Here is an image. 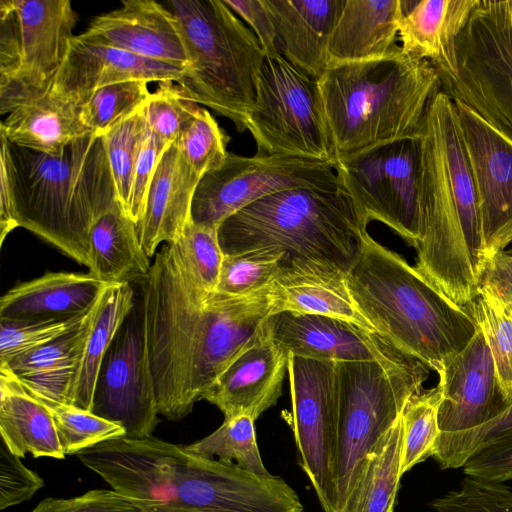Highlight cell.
I'll list each match as a JSON object with an SVG mask.
<instances>
[{
  "mask_svg": "<svg viewBox=\"0 0 512 512\" xmlns=\"http://www.w3.org/2000/svg\"><path fill=\"white\" fill-rule=\"evenodd\" d=\"M144 341L158 413L187 416L273 314L269 285L243 297L208 292L163 244L140 281Z\"/></svg>",
  "mask_w": 512,
  "mask_h": 512,
  "instance_id": "obj_1",
  "label": "cell"
},
{
  "mask_svg": "<svg viewBox=\"0 0 512 512\" xmlns=\"http://www.w3.org/2000/svg\"><path fill=\"white\" fill-rule=\"evenodd\" d=\"M78 459L144 512H304L279 477L257 474L153 437L107 440Z\"/></svg>",
  "mask_w": 512,
  "mask_h": 512,
  "instance_id": "obj_2",
  "label": "cell"
},
{
  "mask_svg": "<svg viewBox=\"0 0 512 512\" xmlns=\"http://www.w3.org/2000/svg\"><path fill=\"white\" fill-rule=\"evenodd\" d=\"M420 241L415 268L448 299L466 306L486 267L474 177L455 102L441 89L419 133Z\"/></svg>",
  "mask_w": 512,
  "mask_h": 512,
  "instance_id": "obj_3",
  "label": "cell"
},
{
  "mask_svg": "<svg viewBox=\"0 0 512 512\" xmlns=\"http://www.w3.org/2000/svg\"><path fill=\"white\" fill-rule=\"evenodd\" d=\"M0 138V171L10 184L18 226L88 267L90 232L119 205L104 134L88 133L59 155Z\"/></svg>",
  "mask_w": 512,
  "mask_h": 512,
  "instance_id": "obj_4",
  "label": "cell"
},
{
  "mask_svg": "<svg viewBox=\"0 0 512 512\" xmlns=\"http://www.w3.org/2000/svg\"><path fill=\"white\" fill-rule=\"evenodd\" d=\"M347 283L357 308L375 332L438 375L478 330L465 306L448 299L367 231Z\"/></svg>",
  "mask_w": 512,
  "mask_h": 512,
  "instance_id": "obj_5",
  "label": "cell"
},
{
  "mask_svg": "<svg viewBox=\"0 0 512 512\" xmlns=\"http://www.w3.org/2000/svg\"><path fill=\"white\" fill-rule=\"evenodd\" d=\"M317 82L335 161L384 143L418 138L427 108L440 90L436 68L401 47L378 60L329 64Z\"/></svg>",
  "mask_w": 512,
  "mask_h": 512,
  "instance_id": "obj_6",
  "label": "cell"
},
{
  "mask_svg": "<svg viewBox=\"0 0 512 512\" xmlns=\"http://www.w3.org/2000/svg\"><path fill=\"white\" fill-rule=\"evenodd\" d=\"M364 229L344 189L283 190L239 210L217 229L224 255L271 251L346 275L359 259Z\"/></svg>",
  "mask_w": 512,
  "mask_h": 512,
  "instance_id": "obj_7",
  "label": "cell"
},
{
  "mask_svg": "<svg viewBox=\"0 0 512 512\" xmlns=\"http://www.w3.org/2000/svg\"><path fill=\"white\" fill-rule=\"evenodd\" d=\"M163 5L178 23L188 57L176 82L180 91L244 132L266 57L256 35L221 0H168Z\"/></svg>",
  "mask_w": 512,
  "mask_h": 512,
  "instance_id": "obj_8",
  "label": "cell"
},
{
  "mask_svg": "<svg viewBox=\"0 0 512 512\" xmlns=\"http://www.w3.org/2000/svg\"><path fill=\"white\" fill-rule=\"evenodd\" d=\"M338 381L337 511L348 500L369 454L422 391L429 368L418 359L336 363Z\"/></svg>",
  "mask_w": 512,
  "mask_h": 512,
  "instance_id": "obj_9",
  "label": "cell"
},
{
  "mask_svg": "<svg viewBox=\"0 0 512 512\" xmlns=\"http://www.w3.org/2000/svg\"><path fill=\"white\" fill-rule=\"evenodd\" d=\"M69 0L0 1V114L51 87L74 37Z\"/></svg>",
  "mask_w": 512,
  "mask_h": 512,
  "instance_id": "obj_10",
  "label": "cell"
},
{
  "mask_svg": "<svg viewBox=\"0 0 512 512\" xmlns=\"http://www.w3.org/2000/svg\"><path fill=\"white\" fill-rule=\"evenodd\" d=\"M246 128L259 155L314 159L334 166L318 82L283 56L265 57Z\"/></svg>",
  "mask_w": 512,
  "mask_h": 512,
  "instance_id": "obj_11",
  "label": "cell"
},
{
  "mask_svg": "<svg viewBox=\"0 0 512 512\" xmlns=\"http://www.w3.org/2000/svg\"><path fill=\"white\" fill-rule=\"evenodd\" d=\"M455 57L456 75L440 89L512 139V0H478Z\"/></svg>",
  "mask_w": 512,
  "mask_h": 512,
  "instance_id": "obj_12",
  "label": "cell"
},
{
  "mask_svg": "<svg viewBox=\"0 0 512 512\" xmlns=\"http://www.w3.org/2000/svg\"><path fill=\"white\" fill-rule=\"evenodd\" d=\"M420 140L384 143L337 159L339 184L351 198L361 226L379 221L410 246L421 236L419 207Z\"/></svg>",
  "mask_w": 512,
  "mask_h": 512,
  "instance_id": "obj_13",
  "label": "cell"
},
{
  "mask_svg": "<svg viewBox=\"0 0 512 512\" xmlns=\"http://www.w3.org/2000/svg\"><path fill=\"white\" fill-rule=\"evenodd\" d=\"M341 186L333 166L324 161L280 155L247 157L228 152L221 166L202 176L192 199L191 221L218 229L251 203L295 188Z\"/></svg>",
  "mask_w": 512,
  "mask_h": 512,
  "instance_id": "obj_14",
  "label": "cell"
},
{
  "mask_svg": "<svg viewBox=\"0 0 512 512\" xmlns=\"http://www.w3.org/2000/svg\"><path fill=\"white\" fill-rule=\"evenodd\" d=\"M298 463L324 512L337 511L338 381L335 362L289 355Z\"/></svg>",
  "mask_w": 512,
  "mask_h": 512,
  "instance_id": "obj_15",
  "label": "cell"
},
{
  "mask_svg": "<svg viewBox=\"0 0 512 512\" xmlns=\"http://www.w3.org/2000/svg\"><path fill=\"white\" fill-rule=\"evenodd\" d=\"M437 385L442 394L438 411L440 436L432 458L441 469H450L454 468L467 440L510 407L499 387L490 349L479 328L446 364Z\"/></svg>",
  "mask_w": 512,
  "mask_h": 512,
  "instance_id": "obj_16",
  "label": "cell"
},
{
  "mask_svg": "<svg viewBox=\"0 0 512 512\" xmlns=\"http://www.w3.org/2000/svg\"><path fill=\"white\" fill-rule=\"evenodd\" d=\"M91 412L122 426L130 439L152 437L158 423L139 296L104 356Z\"/></svg>",
  "mask_w": 512,
  "mask_h": 512,
  "instance_id": "obj_17",
  "label": "cell"
},
{
  "mask_svg": "<svg viewBox=\"0 0 512 512\" xmlns=\"http://www.w3.org/2000/svg\"><path fill=\"white\" fill-rule=\"evenodd\" d=\"M455 104L474 177L487 264L512 243V139L463 103Z\"/></svg>",
  "mask_w": 512,
  "mask_h": 512,
  "instance_id": "obj_18",
  "label": "cell"
},
{
  "mask_svg": "<svg viewBox=\"0 0 512 512\" xmlns=\"http://www.w3.org/2000/svg\"><path fill=\"white\" fill-rule=\"evenodd\" d=\"M267 325L288 355L335 363H392L410 356L381 335L333 317L283 311L270 315Z\"/></svg>",
  "mask_w": 512,
  "mask_h": 512,
  "instance_id": "obj_19",
  "label": "cell"
},
{
  "mask_svg": "<svg viewBox=\"0 0 512 512\" xmlns=\"http://www.w3.org/2000/svg\"><path fill=\"white\" fill-rule=\"evenodd\" d=\"M185 67L150 60L101 42L83 34L74 35L58 69L50 92L82 106L96 90L128 80L177 82Z\"/></svg>",
  "mask_w": 512,
  "mask_h": 512,
  "instance_id": "obj_20",
  "label": "cell"
},
{
  "mask_svg": "<svg viewBox=\"0 0 512 512\" xmlns=\"http://www.w3.org/2000/svg\"><path fill=\"white\" fill-rule=\"evenodd\" d=\"M289 355L273 340L264 322L256 340L223 372L204 400L217 406L225 419L256 420L282 394Z\"/></svg>",
  "mask_w": 512,
  "mask_h": 512,
  "instance_id": "obj_21",
  "label": "cell"
},
{
  "mask_svg": "<svg viewBox=\"0 0 512 512\" xmlns=\"http://www.w3.org/2000/svg\"><path fill=\"white\" fill-rule=\"evenodd\" d=\"M85 37L142 58L186 67L188 57L174 15L153 0H127L96 16Z\"/></svg>",
  "mask_w": 512,
  "mask_h": 512,
  "instance_id": "obj_22",
  "label": "cell"
},
{
  "mask_svg": "<svg viewBox=\"0 0 512 512\" xmlns=\"http://www.w3.org/2000/svg\"><path fill=\"white\" fill-rule=\"evenodd\" d=\"M346 0H263L281 56L318 81L328 66L332 32Z\"/></svg>",
  "mask_w": 512,
  "mask_h": 512,
  "instance_id": "obj_23",
  "label": "cell"
},
{
  "mask_svg": "<svg viewBox=\"0 0 512 512\" xmlns=\"http://www.w3.org/2000/svg\"><path fill=\"white\" fill-rule=\"evenodd\" d=\"M269 293L273 314L289 311L328 316L375 332L353 300L347 275L337 269L282 258L280 273L269 286Z\"/></svg>",
  "mask_w": 512,
  "mask_h": 512,
  "instance_id": "obj_24",
  "label": "cell"
},
{
  "mask_svg": "<svg viewBox=\"0 0 512 512\" xmlns=\"http://www.w3.org/2000/svg\"><path fill=\"white\" fill-rule=\"evenodd\" d=\"M200 179L177 145L170 143L157 163L137 225L141 244L150 258L160 244L174 243L191 220L192 199Z\"/></svg>",
  "mask_w": 512,
  "mask_h": 512,
  "instance_id": "obj_25",
  "label": "cell"
},
{
  "mask_svg": "<svg viewBox=\"0 0 512 512\" xmlns=\"http://www.w3.org/2000/svg\"><path fill=\"white\" fill-rule=\"evenodd\" d=\"M478 0H402L401 50L429 61L441 81L456 75V40Z\"/></svg>",
  "mask_w": 512,
  "mask_h": 512,
  "instance_id": "obj_26",
  "label": "cell"
},
{
  "mask_svg": "<svg viewBox=\"0 0 512 512\" xmlns=\"http://www.w3.org/2000/svg\"><path fill=\"white\" fill-rule=\"evenodd\" d=\"M402 16V0H346L330 39L328 65L395 53Z\"/></svg>",
  "mask_w": 512,
  "mask_h": 512,
  "instance_id": "obj_27",
  "label": "cell"
},
{
  "mask_svg": "<svg viewBox=\"0 0 512 512\" xmlns=\"http://www.w3.org/2000/svg\"><path fill=\"white\" fill-rule=\"evenodd\" d=\"M107 284L90 273L47 272L7 291L0 299V319L77 316L96 302Z\"/></svg>",
  "mask_w": 512,
  "mask_h": 512,
  "instance_id": "obj_28",
  "label": "cell"
},
{
  "mask_svg": "<svg viewBox=\"0 0 512 512\" xmlns=\"http://www.w3.org/2000/svg\"><path fill=\"white\" fill-rule=\"evenodd\" d=\"M130 282L109 283L98 297L67 391V404L91 411L98 373L117 331L136 303Z\"/></svg>",
  "mask_w": 512,
  "mask_h": 512,
  "instance_id": "obj_29",
  "label": "cell"
},
{
  "mask_svg": "<svg viewBox=\"0 0 512 512\" xmlns=\"http://www.w3.org/2000/svg\"><path fill=\"white\" fill-rule=\"evenodd\" d=\"M91 133L80 106L50 92L13 109L0 124V135L13 145L59 155L74 140Z\"/></svg>",
  "mask_w": 512,
  "mask_h": 512,
  "instance_id": "obj_30",
  "label": "cell"
},
{
  "mask_svg": "<svg viewBox=\"0 0 512 512\" xmlns=\"http://www.w3.org/2000/svg\"><path fill=\"white\" fill-rule=\"evenodd\" d=\"M1 440L18 457L65 458L48 408L33 397L5 365H0Z\"/></svg>",
  "mask_w": 512,
  "mask_h": 512,
  "instance_id": "obj_31",
  "label": "cell"
},
{
  "mask_svg": "<svg viewBox=\"0 0 512 512\" xmlns=\"http://www.w3.org/2000/svg\"><path fill=\"white\" fill-rule=\"evenodd\" d=\"M137 224L120 205L94 224L89 237L90 274L105 283L140 282L151 269Z\"/></svg>",
  "mask_w": 512,
  "mask_h": 512,
  "instance_id": "obj_32",
  "label": "cell"
},
{
  "mask_svg": "<svg viewBox=\"0 0 512 512\" xmlns=\"http://www.w3.org/2000/svg\"><path fill=\"white\" fill-rule=\"evenodd\" d=\"M95 303L84 320L65 335L0 365L7 366L30 393L66 403L71 375Z\"/></svg>",
  "mask_w": 512,
  "mask_h": 512,
  "instance_id": "obj_33",
  "label": "cell"
},
{
  "mask_svg": "<svg viewBox=\"0 0 512 512\" xmlns=\"http://www.w3.org/2000/svg\"><path fill=\"white\" fill-rule=\"evenodd\" d=\"M401 416L368 455L358 481L340 512H393L399 489Z\"/></svg>",
  "mask_w": 512,
  "mask_h": 512,
  "instance_id": "obj_34",
  "label": "cell"
},
{
  "mask_svg": "<svg viewBox=\"0 0 512 512\" xmlns=\"http://www.w3.org/2000/svg\"><path fill=\"white\" fill-rule=\"evenodd\" d=\"M482 332L494 362L504 399L512 405V304L480 289L479 295L465 306Z\"/></svg>",
  "mask_w": 512,
  "mask_h": 512,
  "instance_id": "obj_35",
  "label": "cell"
},
{
  "mask_svg": "<svg viewBox=\"0 0 512 512\" xmlns=\"http://www.w3.org/2000/svg\"><path fill=\"white\" fill-rule=\"evenodd\" d=\"M442 401L438 385L414 394L401 413L402 451L400 473L432 457L440 436L438 411Z\"/></svg>",
  "mask_w": 512,
  "mask_h": 512,
  "instance_id": "obj_36",
  "label": "cell"
},
{
  "mask_svg": "<svg viewBox=\"0 0 512 512\" xmlns=\"http://www.w3.org/2000/svg\"><path fill=\"white\" fill-rule=\"evenodd\" d=\"M148 130L144 103L103 133L118 203L125 213L135 167Z\"/></svg>",
  "mask_w": 512,
  "mask_h": 512,
  "instance_id": "obj_37",
  "label": "cell"
},
{
  "mask_svg": "<svg viewBox=\"0 0 512 512\" xmlns=\"http://www.w3.org/2000/svg\"><path fill=\"white\" fill-rule=\"evenodd\" d=\"M254 421L249 416L224 419L207 437L184 446L193 454L225 463H234L249 472L268 475L256 442Z\"/></svg>",
  "mask_w": 512,
  "mask_h": 512,
  "instance_id": "obj_38",
  "label": "cell"
},
{
  "mask_svg": "<svg viewBox=\"0 0 512 512\" xmlns=\"http://www.w3.org/2000/svg\"><path fill=\"white\" fill-rule=\"evenodd\" d=\"M30 394L43 403L52 414L65 455L77 454L107 440L126 435L122 426L101 418L91 411Z\"/></svg>",
  "mask_w": 512,
  "mask_h": 512,
  "instance_id": "obj_39",
  "label": "cell"
},
{
  "mask_svg": "<svg viewBox=\"0 0 512 512\" xmlns=\"http://www.w3.org/2000/svg\"><path fill=\"white\" fill-rule=\"evenodd\" d=\"M229 140L208 110L199 106L174 143L191 169L202 178L223 164Z\"/></svg>",
  "mask_w": 512,
  "mask_h": 512,
  "instance_id": "obj_40",
  "label": "cell"
},
{
  "mask_svg": "<svg viewBox=\"0 0 512 512\" xmlns=\"http://www.w3.org/2000/svg\"><path fill=\"white\" fill-rule=\"evenodd\" d=\"M170 245L192 281L205 291H215L224 257L217 229L190 220Z\"/></svg>",
  "mask_w": 512,
  "mask_h": 512,
  "instance_id": "obj_41",
  "label": "cell"
},
{
  "mask_svg": "<svg viewBox=\"0 0 512 512\" xmlns=\"http://www.w3.org/2000/svg\"><path fill=\"white\" fill-rule=\"evenodd\" d=\"M282 258L271 251L224 255L215 291L243 297L263 290L279 275Z\"/></svg>",
  "mask_w": 512,
  "mask_h": 512,
  "instance_id": "obj_42",
  "label": "cell"
},
{
  "mask_svg": "<svg viewBox=\"0 0 512 512\" xmlns=\"http://www.w3.org/2000/svg\"><path fill=\"white\" fill-rule=\"evenodd\" d=\"M148 82L128 80L96 90L80 107L90 132L103 134L113 124L141 107L150 95Z\"/></svg>",
  "mask_w": 512,
  "mask_h": 512,
  "instance_id": "obj_43",
  "label": "cell"
},
{
  "mask_svg": "<svg viewBox=\"0 0 512 512\" xmlns=\"http://www.w3.org/2000/svg\"><path fill=\"white\" fill-rule=\"evenodd\" d=\"M89 309L83 314L68 318L0 319V363H7L21 354L65 335L84 320Z\"/></svg>",
  "mask_w": 512,
  "mask_h": 512,
  "instance_id": "obj_44",
  "label": "cell"
},
{
  "mask_svg": "<svg viewBox=\"0 0 512 512\" xmlns=\"http://www.w3.org/2000/svg\"><path fill=\"white\" fill-rule=\"evenodd\" d=\"M430 506L435 512H512V489L465 476L457 489L434 499Z\"/></svg>",
  "mask_w": 512,
  "mask_h": 512,
  "instance_id": "obj_45",
  "label": "cell"
},
{
  "mask_svg": "<svg viewBox=\"0 0 512 512\" xmlns=\"http://www.w3.org/2000/svg\"><path fill=\"white\" fill-rule=\"evenodd\" d=\"M198 107L182 94L176 82H160L145 102L148 127L164 142L173 143Z\"/></svg>",
  "mask_w": 512,
  "mask_h": 512,
  "instance_id": "obj_46",
  "label": "cell"
},
{
  "mask_svg": "<svg viewBox=\"0 0 512 512\" xmlns=\"http://www.w3.org/2000/svg\"><path fill=\"white\" fill-rule=\"evenodd\" d=\"M44 486L43 479L21 462L1 440L0 444V509L29 500Z\"/></svg>",
  "mask_w": 512,
  "mask_h": 512,
  "instance_id": "obj_47",
  "label": "cell"
},
{
  "mask_svg": "<svg viewBox=\"0 0 512 512\" xmlns=\"http://www.w3.org/2000/svg\"><path fill=\"white\" fill-rule=\"evenodd\" d=\"M31 512H144V509L114 489H94L69 499L46 498Z\"/></svg>",
  "mask_w": 512,
  "mask_h": 512,
  "instance_id": "obj_48",
  "label": "cell"
},
{
  "mask_svg": "<svg viewBox=\"0 0 512 512\" xmlns=\"http://www.w3.org/2000/svg\"><path fill=\"white\" fill-rule=\"evenodd\" d=\"M465 476L500 482L512 479V435L480 447L463 466Z\"/></svg>",
  "mask_w": 512,
  "mask_h": 512,
  "instance_id": "obj_49",
  "label": "cell"
},
{
  "mask_svg": "<svg viewBox=\"0 0 512 512\" xmlns=\"http://www.w3.org/2000/svg\"><path fill=\"white\" fill-rule=\"evenodd\" d=\"M168 145V143L154 135L150 129L148 130L135 167L130 199L126 211V214L137 225L143 214L148 189L157 163Z\"/></svg>",
  "mask_w": 512,
  "mask_h": 512,
  "instance_id": "obj_50",
  "label": "cell"
},
{
  "mask_svg": "<svg viewBox=\"0 0 512 512\" xmlns=\"http://www.w3.org/2000/svg\"><path fill=\"white\" fill-rule=\"evenodd\" d=\"M224 2L252 27L266 57L281 56L278 51L275 27L263 0H224Z\"/></svg>",
  "mask_w": 512,
  "mask_h": 512,
  "instance_id": "obj_51",
  "label": "cell"
},
{
  "mask_svg": "<svg viewBox=\"0 0 512 512\" xmlns=\"http://www.w3.org/2000/svg\"><path fill=\"white\" fill-rule=\"evenodd\" d=\"M512 304V250L495 254L486 264L481 288Z\"/></svg>",
  "mask_w": 512,
  "mask_h": 512,
  "instance_id": "obj_52",
  "label": "cell"
},
{
  "mask_svg": "<svg viewBox=\"0 0 512 512\" xmlns=\"http://www.w3.org/2000/svg\"><path fill=\"white\" fill-rule=\"evenodd\" d=\"M512 435V405L500 417L474 433L456 457L454 468L463 467L480 447Z\"/></svg>",
  "mask_w": 512,
  "mask_h": 512,
  "instance_id": "obj_53",
  "label": "cell"
}]
</instances>
